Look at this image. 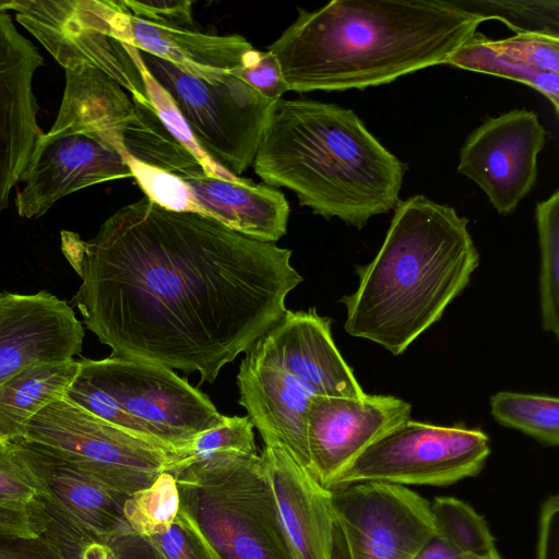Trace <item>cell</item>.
<instances>
[{"mask_svg": "<svg viewBox=\"0 0 559 559\" xmlns=\"http://www.w3.org/2000/svg\"><path fill=\"white\" fill-rule=\"evenodd\" d=\"M82 278L72 301L110 357L213 383L284 316L302 282L292 251L142 198L88 241L64 231Z\"/></svg>", "mask_w": 559, "mask_h": 559, "instance_id": "cell-1", "label": "cell"}, {"mask_svg": "<svg viewBox=\"0 0 559 559\" xmlns=\"http://www.w3.org/2000/svg\"><path fill=\"white\" fill-rule=\"evenodd\" d=\"M483 22L451 0H333L298 8L267 50L288 91L365 90L445 63Z\"/></svg>", "mask_w": 559, "mask_h": 559, "instance_id": "cell-2", "label": "cell"}, {"mask_svg": "<svg viewBox=\"0 0 559 559\" xmlns=\"http://www.w3.org/2000/svg\"><path fill=\"white\" fill-rule=\"evenodd\" d=\"M468 219L417 194L399 201L376 257L357 265L358 287L341 298L345 331L403 354L440 320L479 264Z\"/></svg>", "mask_w": 559, "mask_h": 559, "instance_id": "cell-3", "label": "cell"}, {"mask_svg": "<svg viewBox=\"0 0 559 559\" xmlns=\"http://www.w3.org/2000/svg\"><path fill=\"white\" fill-rule=\"evenodd\" d=\"M253 167L314 214L358 229L396 206L405 175L354 110L308 99L271 104Z\"/></svg>", "mask_w": 559, "mask_h": 559, "instance_id": "cell-4", "label": "cell"}, {"mask_svg": "<svg viewBox=\"0 0 559 559\" xmlns=\"http://www.w3.org/2000/svg\"><path fill=\"white\" fill-rule=\"evenodd\" d=\"M173 475L179 512L213 559H294L259 453L214 457Z\"/></svg>", "mask_w": 559, "mask_h": 559, "instance_id": "cell-5", "label": "cell"}, {"mask_svg": "<svg viewBox=\"0 0 559 559\" xmlns=\"http://www.w3.org/2000/svg\"><path fill=\"white\" fill-rule=\"evenodd\" d=\"M154 80L168 93L195 142L234 176L248 169L257 155L272 99L229 72L211 81L139 50Z\"/></svg>", "mask_w": 559, "mask_h": 559, "instance_id": "cell-6", "label": "cell"}, {"mask_svg": "<svg viewBox=\"0 0 559 559\" xmlns=\"http://www.w3.org/2000/svg\"><path fill=\"white\" fill-rule=\"evenodd\" d=\"M23 440L130 496L169 472L174 455L63 397L28 423Z\"/></svg>", "mask_w": 559, "mask_h": 559, "instance_id": "cell-7", "label": "cell"}, {"mask_svg": "<svg viewBox=\"0 0 559 559\" xmlns=\"http://www.w3.org/2000/svg\"><path fill=\"white\" fill-rule=\"evenodd\" d=\"M80 374L108 393L147 441L174 457L225 417L204 393L164 366L110 356L83 358Z\"/></svg>", "mask_w": 559, "mask_h": 559, "instance_id": "cell-8", "label": "cell"}, {"mask_svg": "<svg viewBox=\"0 0 559 559\" xmlns=\"http://www.w3.org/2000/svg\"><path fill=\"white\" fill-rule=\"evenodd\" d=\"M489 454V437L480 429L409 418L369 444L330 489L364 481L405 487L451 485L477 475Z\"/></svg>", "mask_w": 559, "mask_h": 559, "instance_id": "cell-9", "label": "cell"}, {"mask_svg": "<svg viewBox=\"0 0 559 559\" xmlns=\"http://www.w3.org/2000/svg\"><path fill=\"white\" fill-rule=\"evenodd\" d=\"M330 496V559H414L436 535L430 502L405 486L364 481Z\"/></svg>", "mask_w": 559, "mask_h": 559, "instance_id": "cell-10", "label": "cell"}, {"mask_svg": "<svg viewBox=\"0 0 559 559\" xmlns=\"http://www.w3.org/2000/svg\"><path fill=\"white\" fill-rule=\"evenodd\" d=\"M127 163L145 198L167 210L199 214L265 242L275 243L287 231L289 204L267 185L206 174L179 177L129 157Z\"/></svg>", "mask_w": 559, "mask_h": 559, "instance_id": "cell-11", "label": "cell"}, {"mask_svg": "<svg viewBox=\"0 0 559 559\" xmlns=\"http://www.w3.org/2000/svg\"><path fill=\"white\" fill-rule=\"evenodd\" d=\"M10 9L64 69L80 63L92 66L131 97L147 99L134 59L111 32L109 1L17 0Z\"/></svg>", "mask_w": 559, "mask_h": 559, "instance_id": "cell-12", "label": "cell"}, {"mask_svg": "<svg viewBox=\"0 0 559 559\" xmlns=\"http://www.w3.org/2000/svg\"><path fill=\"white\" fill-rule=\"evenodd\" d=\"M546 130L533 110L488 118L463 143L457 171L472 179L502 216L512 214L536 183Z\"/></svg>", "mask_w": 559, "mask_h": 559, "instance_id": "cell-13", "label": "cell"}, {"mask_svg": "<svg viewBox=\"0 0 559 559\" xmlns=\"http://www.w3.org/2000/svg\"><path fill=\"white\" fill-rule=\"evenodd\" d=\"M132 177L123 154L102 135L53 124L38 140L15 197L17 214L38 218L58 200L83 188Z\"/></svg>", "mask_w": 559, "mask_h": 559, "instance_id": "cell-14", "label": "cell"}, {"mask_svg": "<svg viewBox=\"0 0 559 559\" xmlns=\"http://www.w3.org/2000/svg\"><path fill=\"white\" fill-rule=\"evenodd\" d=\"M411 412L408 402L392 395L313 396L307 411L311 475L329 490L357 455Z\"/></svg>", "mask_w": 559, "mask_h": 559, "instance_id": "cell-15", "label": "cell"}, {"mask_svg": "<svg viewBox=\"0 0 559 559\" xmlns=\"http://www.w3.org/2000/svg\"><path fill=\"white\" fill-rule=\"evenodd\" d=\"M41 66L38 48L0 11V215L44 134L33 92V76Z\"/></svg>", "mask_w": 559, "mask_h": 559, "instance_id": "cell-16", "label": "cell"}, {"mask_svg": "<svg viewBox=\"0 0 559 559\" xmlns=\"http://www.w3.org/2000/svg\"><path fill=\"white\" fill-rule=\"evenodd\" d=\"M83 337L74 311L55 295L0 293V385L29 365L73 359Z\"/></svg>", "mask_w": 559, "mask_h": 559, "instance_id": "cell-17", "label": "cell"}, {"mask_svg": "<svg viewBox=\"0 0 559 559\" xmlns=\"http://www.w3.org/2000/svg\"><path fill=\"white\" fill-rule=\"evenodd\" d=\"M239 404L264 443L281 444L309 474L307 411L314 396L298 378L252 346L237 374Z\"/></svg>", "mask_w": 559, "mask_h": 559, "instance_id": "cell-18", "label": "cell"}, {"mask_svg": "<svg viewBox=\"0 0 559 559\" xmlns=\"http://www.w3.org/2000/svg\"><path fill=\"white\" fill-rule=\"evenodd\" d=\"M253 346L302 381L314 396L366 395L334 343L331 319L321 317L314 308L287 309Z\"/></svg>", "mask_w": 559, "mask_h": 559, "instance_id": "cell-19", "label": "cell"}, {"mask_svg": "<svg viewBox=\"0 0 559 559\" xmlns=\"http://www.w3.org/2000/svg\"><path fill=\"white\" fill-rule=\"evenodd\" d=\"M294 559H330L333 518L330 490L278 443L260 453Z\"/></svg>", "mask_w": 559, "mask_h": 559, "instance_id": "cell-20", "label": "cell"}, {"mask_svg": "<svg viewBox=\"0 0 559 559\" xmlns=\"http://www.w3.org/2000/svg\"><path fill=\"white\" fill-rule=\"evenodd\" d=\"M109 3L110 28L116 38L197 78L216 79L242 66L253 49L240 35H211L156 25L130 15L120 0Z\"/></svg>", "mask_w": 559, "mask_h": 559, "instance_id": "cell-21", "label": "cell"}, {"mask_svg": "<svg viewBox=\"0 0 559 559\" xmlns=\"http://www.w3.org/2000/svg\"><path fill=\"white\" fill-rule=\"evenodd\" d=\"M12 442L37 480L41 498L99 535L130 527L123 514L127 495L23 440Z\"/></svg>", "mask_w": 559, "mask_h": 559, "instance_id": "cell-22", "label": "cell"}, {"mask_svg": "<svg viewBox=\"0 0 559 559\" xmlns=\"http://www.w3.org/2000/svg\"><path fill=\"white\" fill-rule=\"evenodd\" d=\"M66 70V88L53 124L94 132L126 157L123 132L133 118L134 102L124 88L100 70L80 63Z\"/></svg>", "mask_w": 559, "mask_h": 559, "instance_id": "cell-23", "label": "cell"}, {"mask_svg": "<svg viewBox=\"0 0 559 559\" xmlns=\"http://www.w3.org/2000/svg\"><path fill=\"white\" fill-rule=\"evenodd\" d=\"M80 372V360L33 364L0 385V436L23 438L29 420L49 404L66 396Z\"/></svg>", "mask_w": 559, "mask_h": 559, "instance_id": "cell-24", "label": "cell"}, {"mask_svg": "<svg viewBox=\"0 0 559 559\" xmlns=\"http://www.w3.org/2000/svg\"><path fill=\"white\" fill-rule=\"evenodd\" d=\"M132 98L134 115L123 132L127 156L179 177L206 174L197 158L164 126L150 100Z\"/></svg>", "mask_w": 559, "mask_h": 559, "instance_id": "cell-25", "label": "cell"}, {"mask_svg": "<svg viewBox=\"0 0 559 559\" xmlns=\"http://www.w3.org/2000/svg\"><path fill=\"white\" fill-rule=\"evenodd\" d=\"M436 535L467 558L498 552L486 520L468 503L454 497H437L430 502Z\"/></svg>", "mask_w": 559, "mask_h": 559, "instance_id": "cell-26", "label": "cell"}, {"mask_svg": "<svg viewBox=\"0 0 559 559\" xmlns=\"http://www.w3.org/2000/svg\"><path fill=\"white\" fill-rule=\"evenodd\" d=\"M540 252L539 305L542 328L559 335V191L535 207Z\"/></svg>", "mask_w": 559, "mask_h": 559, "instance_id": "cell-27", "label": "cell"}, {"mask_svg": "<svg viewBox=\"0 0 559 559\" xmlns=\"http://www.w3.org/2000/svg\"><path fill=\"white\" fill-rule=\"evenodd\" d=\"M490 412L503 426L547 445L559 443L558 397L501 391L490 397Z\"/></svg>", "mask_w": 559, "mask_h": 559, "instance_id": "cell-28", "label": "cell"}, {"mask_svg": "<svg viewBox=\"0 0 559 559\" xmlns=\"http://www.w3.org/2000/svg\"><path fill=\"white\" fill-rule=\"evenodd\" d=\"M460 69L487 73L523 83L543 94L559 114V73L543 72L509 63L493 52L488 37L474 35L445 62Z\"/></svg>", "mask_w": 559, "mask_h": 559, "instance_id": "cell-29", "label": "cell"}, {"mask_svg": "<svg viewBox=\"0 0 559 559\" xmlns=\"http://www.w3.org/2000/svg\"><path fill=\"white\" fill-rule=\"evenodd\" d=\"M43 537L60 559H119L107 536L85 527L39 497Z\"/></svg>", "mask_w": 559, "mask_h": 559, "instance_id": "cell-30", "label": "cell"}, {"mask_svg": "<svg viewBox=\"0 0 559 559\" xmlns=\"http://www.w3.org/2000/svg\"><path fill=\"white\" fill-rule=\"evenodd\" d=\"M180 499L176 478L162 473L148 487L124 501V519L132 531L144 537L165 532L179 514Z\"/></svg>", "mask_w": 559, "mask_h": 559, "instance_id": "cell-31", "label": "cell"}, {"mask_svg": "<svg viewBox=\"0 0 559 559\" xmlns=\"http://www.w3.org/2000/svg\"><path fill=\"white\" fill-rule=\"evenodd\" d=\"M484 21L496 19L519 33L559 35L558 0H451Z\"/></svg>", "mask_w": 559, "mask_h": 559, "instance_id": "cell-32", "label": "cell"}, {"mask_svg": "<svg viewBox=\"0 0 559 559\" xmlns=\"http://www.w3.org/2000/svg\"><path fill=\"white\" fill-rule=\"evenodd\" d=\"M255 453L253 425L248 416H225L219 425L203 431L175 454L169 473L223 455Z\"/></svg>", "mask_w": 559, "mask_h": 559, "instance_id": "cell-33", "label": "cell"}, {"mask_svg": "<svg viewBox=\"0 0 559 559\" xmlns=\"http://www.w3.org/2000/svg\"><path fill=\"white\" fill-rule=\"evenodd\" d=\"M126 47L140 70L147 99L164 126L175 136V139L197 158L209 176L230 181H241L243 178L234 176L225 170L211 159L199 146L171 97L154 80L144 67L140 58L139 50L129 44H126Z\"/></svg>", "mask_w": 559, "mask_h": 559, "instance_id": "cell-34", "label": "cell"}, {"mask_svg": "<svg viewBox=\"0 0 559 559\" xmlns=\"http://www.w3.org/2000/svg\"><path fill=\"white\" fill-rule=\"evenodd\" d=\"M488 45L511 64L543 72L559 73V35L519 33Z\"/></svg>", "mask_w": 559, "mask_h": 559, "instance_id": "cell-35", "label": "cell"}, {"mask_svg": "<svg viewBox=\"0 0 559 559\" xmlns=\"http://www.w3.org/2000/svg\"><path fill=\"white\" fill-rule=\"evenodd\" d=\"M40 497L34 475L19 454L15 444H0V503L27 506Z\"/></svg>", "mask_w": 559, "mask_h": 559, "instance_id": "cell-36", "label": "cell"}, {"mask_svg": "<svg viewBox=\"0 0 559 559\" xmlns=\"http://www.w3.org/2000/svg\"><path fill=\"white\" fill-rule=\"evenodd\" d=\"M64 397L96 417L146 440L138 424L121 409L119 404L108 393L81 376L80 372Z\"/></svg>", "mask_w": 559, "mask_h": 559, "instance_id": "cell-37", "label": "cell"}, {"mask_svg": "<svg viewBox=\"0 0 559 559\" xmlns=\"http://www.w3.org/2000/svg\"><path fill=\"white\" fill-rule=\"evenodd\" d=\"M229 73L272 100L282 98L288 91L280 63L269 50L263 52L252 49L242 66L230 70Z\"/></svg>", "mask_w": 559, "mask_h": 559, "instance_id": "cell-38", "label": "cell"}, {"mask_svg": "<svg viewBox=\"0 0 559 559\" xmlns=\"http://www.w3.org/2000/svg\"><path fill=\"white\" fill-rule=\"evenodd\" d=\"M147 538L163 559H213L200 536L180 512L165 532Z\"/></svg>", "mask_w": 559, "mask_h": 559, "instance_id": "cell-39", "label": "cell"}, {"mask_svg": "<svg viewBox=\"0 0 559 559\" xmlns=\"http://www.w3.org/2000/svg\"><path fill=\"white\" fill-rule=\"evenodd\" d=\"M123 9L132 16L156 25L197 29L192 19L191 5L188 0H120Z\"/></svg>", "mask_w": 559, "mask_h": 559, "instance_id": "cell-40", "label": "cell"}, {"mask_svg": "<svg viewBox=\"0 0 559 559\" xmlns=\"http://www.w3.org/2000/svg\"><path fill=\"white\" fill-rule=\"evenodd\" d=\"M43 530L39 498L27 506L0 503V533L37 537Z\"/></svg>", "mask_w": 559, "mask_h": 559, "instance_id": "cell-41", "label": "cell"}, {"mask_svg": "<svg viewBox=\"0 0 559 559\" xmlns=\"http://www.w3.org/2000/svg\"><path fill=\"white\" fill-rule=\"evenodd\" d=\"M536 559H559V496L557 493L547 497L540 508Z\"/></svg>", "mask_w": 559, "mask_h": 559, "instance_id": "cell-42", "label": "cell"}, {"mask_svg": "<svg viewBox=\"0 0 559 559\" xmlns=\"http://www.w3.org/2000/svg\"><path fill=\"white\" fill-rule=\"evenodd\" d=\"M0 559H60L43 535L27 537L0 533Z\"/></svg>", "mask_w": 559, "mask_h": 559, "instance_id": "cell-43", "label": "cell"}, {"mask_svg": "<svg viewBox=\"0 0 559 559\" xmlns=\"http://www.w3.org/2000/svg\"><path fill=\"white\" fill-rule=\"evenodd\" d=\"M463 555L435 535L416 554L414 559H465Z\"/></svg>", "mask_w": 559, "mask_h": 559, "instance_id": "cell-44", "label": "cell"}, {"mask_svg": "<svg viewBox=\"0 0 559 559\" xmlns=\"http://www.w3.org/2000/svg\"><path fill=\"white\" fill-rule=\"evenodd\" d=\"M12 0L10 1H0V11H5L11 8Z\"/></svg>", "mask_w": 559, "mask_h": 559, "instance_id": "cell-45", "label": "cell"}, {"mask_svg": "<svg viewBox=\"0 0 559 559\" xmlns=\"http://www.w3.org/2000/svg\"><path fill=\"white\" fill-rule=\"evenodd\" d=\"M465 559H502L499 555V552L488 556V557H481V558H465Z\"/></svg>", "mask_w": 559, "mask_h": 559, "instance_id": "cell-46", "label": "cell"}, {"mask_svg": "<svg viewBox=\"0 0 559 559\" xmlns=\"http://www.w3.org/2000/svg\"><path fill=\"white\" fill-rule=\"evenodd\" d=\"M3 442H7L2 439V437L0 436V444L3 443Z\"/></svg>", "mask_w": 559, "mask_h": 559, "instance_id": "cell-47", "label": "cell"}]
</instances>
